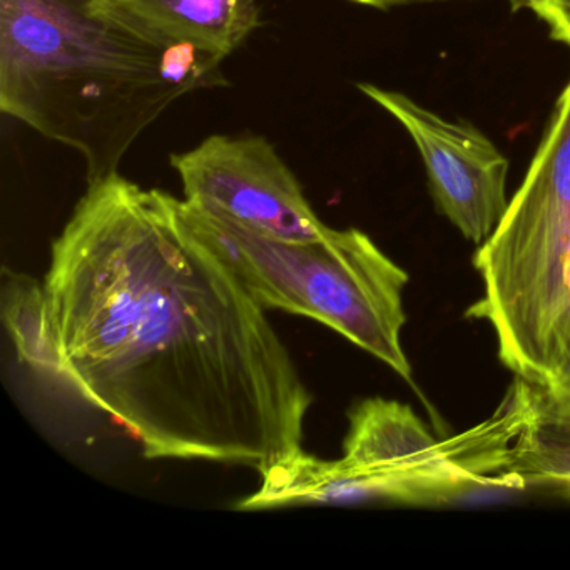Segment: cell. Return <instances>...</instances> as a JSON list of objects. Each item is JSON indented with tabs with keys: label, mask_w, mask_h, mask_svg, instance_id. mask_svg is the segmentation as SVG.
<instances>
[{
	"label": "cell",
	"mask_w": 570,
	"mask_h": 570,
	"mask_svg": "<svg viewBox=\"0 0 570 570\" xmlns=\"http://www.w3.org/2000/svg\"><path fill=\"white\" fill-rule=\"evenodd\" d=\"M185 202L236 225L286 242H318L330 229L296 176L262 136H209L171 156Z\"/></svg>",
	"instance_id": "cell-5"
},
{
	"label": "cell",
	"mask_w": 570,
	"mask_h": 570,
	"mask_svg": "<svg viewBox=\"0 0 570 570\" xmlns=\"http://www.w3.org/2000/svg\"><path fill=\"white\" fill-rule=\"evenodd\" d=\"M358 91L389 112L412 139L439 212L482 245L505 213L509 159L476 126L449 119L410 96L360 82Z\"/></svg>",
	"instance_id": "cell-6"
},
{
	"label": "cell",
	"mask_w": 570,
	"mask_h": 570,
	"mask_svg": "<svg viewBox=\"0 0 570 570\" xmlns=\"http://www.w3.org/2000/svg\"><path fill=\"white\" fill-rule=\"evenodd\" d=\"M512 11H522V9H530L532 11L537 0H505Z\"/></svg>",
	"instance_id": "cell-13"
},
{
	"label": "cell",
	"mask_w": 570,
	"mask_h": 570,
	"mask_svg": "<svg viewBox=\"0 0 570 570\" xmlns=\"http://www.w3.org/2000/svg\"><path fill=\"white\" fill-rule=\"evenodd\" d=\"M473 263L483 296L470 315L492 325L500 360L520 380L546 389L570 338V81Z\"/></svg>",
	"instance_id": "cell-3"
},
{
	"label": "cell",
	"mask_w": 570,
	"mask_h": 570,
	"mask_svg": "<svg viewBox=\"0 0 570 570\" xmlns=\"http://www.w3.org/2000/svg\"><path fill=\"white\" fill-rule=\"evenodd\" d=\"M196 235L235 273L263 308L316 320L412 380L402 346L409 273L360 229H330L318 242L252 232L183 199Z\"/></svg>",
	"instance_id": "cell-4"
},
{
	"label": "cell",
	"mask_w": 570,
	"mask_h": 570,
	"mask_svg": "<svg viewBox=\"0 0 570 570\" xmlns=\"http://www.w3.org/2000/svg\"><path fill=\"white\" fill-rule=\"evenodd\" d=\"M532 11L547 26L550 38L570 49V0H537Z\"/></svg>",
	"instance_id": "cell-10"
},
{
	"label": "cell",
	"mask_w": 570,
	"mask_h": 570,
	"mask_svg": "<svg viewBox=\"0 0 570 570\" xmlns=\"http://www.w3.org/2000/svg\"><path fill=\"white\" fill-rule=\"evenodd\" d=\"M2 318L19 362L48 380L66 382L45 283L4 268Z\"/></svg>",
	"instance_id": "cell-9"
},
{
	"label": "cell",
	"mask_w": 570,
	"mask_h": 570,
	"mask_svg": "<svg viewBox=\"0 0 570 570\" xmlns=\"http://www.w3.org/2000/svg\"><path fill=\"white\" fill-rule=\"evenodd\" d=\"M88 9L151 45L222 62L262 26L259 0H88Z\"/></svg>",
	"instance_id": "cell-7"
},
{
	"label": "cell",
	"mask_w": 570,
	"mask_h": 570,
	"mask_svg": "<svg viewBox=\"0 0 570 570\" xmlns=\"http://www.w3.org/2000/svg\"><path fill=\"white\" fill-rule=\"evenodd\" d=\"M45 288L66 383L146 459L263 475L303 452L312 392L181 199L119 173L91 183L52 243Z\"/></svg>",
	"instance_id": "cell-1"
},
{
	"label": "cell",
	"mask_w": 570,
	"mask_h": 570,
	"mask_svg": "<svg viewBox=\"0 0 570 570\" xmlns=\"http://www.w3.org/2000/svg\"><path fill=\"white\" fill-rule=\"evenodd\" d=\"M356 6L390 11V9L406 8V6L439 4V2H453V0H346Z\"/></svg>",
	"instance_id": "cell-12"
},
{
	"label": "cell",
	"mask_w": 570,
	"mask_h": 570,
	"mask_svg": "<svg viewBox=\"0 0 570 570\" xmlns=\"http://www.w3.org/2000/svg\"><path fill=\"white\" fill-rule=\"evenodd\" d=\"M219 66L138 38L88 0H0V109L78 151L88 185L116 175L176 99L225 86Z\"/></svg>",
	"instance_id": "cell-2"
},
{
	"label": "cell",
	"mask_w": 570,
	"mask_h": 570,
	"mask_svg": "<svg viewBox=\"0 0 570 570\" xmlns=\"http://www.w3.org/2000/svg\"><path fill=\"white\" fill-rule=\"evenodd\" d=\"M546 390L550 395L556 396L560 403L570 406V338L567 342L566 350H563L559 366L553 373L552 382L549 383V386H546Z\"/></svg>",
	"instance_id": "cell-11"
},
{
	"label": "cell",
	"mask_w": 570,
	"mask_h": 570,
	"mask_svg": "<svg viewBox=\"0 0 570 570\" xmlns=\"http://www.w3.org/2000/svg\"><path fill=\"white\" fill-rule=\"evenodd\" d=\"M517 389L522 426L507 453L503 475L523 485L557 487L570 495V406L525 380Z\"/></svg>",
	"instance_id": "cell-8"
}]
</instances>
